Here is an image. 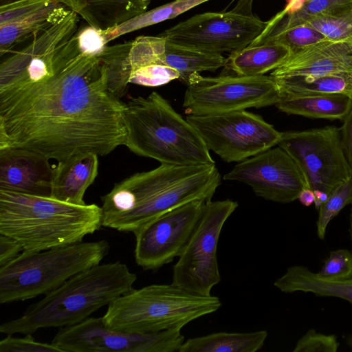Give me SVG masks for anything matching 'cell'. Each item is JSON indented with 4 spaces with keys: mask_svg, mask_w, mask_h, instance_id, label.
<instances>
[{
    "mask_svg": "<svg viewBox=\"0 0 352 352\" xmlns=\"http://www.w3.org/2000/svg\"><path fill=\"white\" fill-rule=\"evenodd\" d=\"M124 106L109 89L100 54H82L76 34L53 65L0 78V149L57 162L87 152L107 155L124 145Z\"/></svg>",
    "mask_w": 352,
    "mask_h": 352,
    "instance_id": "cell-1",
    "label": "cell"
},
{
    "mask_svg": "<svg viewBox=\"0 0 352 352\" xmlns=\"http://www.w3.org/2000/svg\"><path fill=\"white\" fill-rule=\"evenodd\" d=\"M221 182L215 164L158 167L116 183L101 197L102 226L134 232L156 217L188 202L211 200Z\"/></svg>",
    "mask_w": 352,
    "mask_h": 352,
    "instance_id": "cell-2",
    "label": "cell"
},
{
    "mask_svg": "<svg viewBox=\"0 0 352 352\" xmlns=\"http://www.w3.org/2000/svg\"><path fill=\"white\" fill-rule=\"evenodd\" d=\"M102 208L51 197L0 189V234L23 252H38L82 241L102 226Z\"/></svg>",
    "mask_w": 352,
    "mask_h": 352,
    "instance_id": "cell-3",
    "label": "cell"
},
{
    "mask_svg": "<svg viewBox=\"0 0 352 352\" xmlns=\"http://www.w3.org/2000/svg\"><path fill=\"white\" fill-rule=\"evenodd\" d=\"M136 280V274L120 261L99 263L45 294L21 316L1 324L0 332L26 335L41 329L74 325L133 289Z\"/></svg>",
    "mask_w": 352,
    "mask_h": 352,
    "instance_id": "cell-4",
    "label": "cell"
},
{
    "mask_svg": "<svg viewBox=\"0 0 352 352\" xmlns=\"http://www.w3.org/2000/svg\"><path fill=\"white\" fill-rule=\"evenodd\" d=\"M124 146L137 155L163 164H214L196 129L157 92L130 98L122 114Z\"/></svg>",
    "mask_w": 352,
    "mask_h": 352,
    "instance_id": "cell-5",
    "label": "cell"
},
{
    "mask_svg": "<svg viewBox=\"0 0 352 352\" xmlns=\"http://www.w3.org/2000/svg\"><path fill=\"white\" fill-rule=\"evenodd\" d=\"M214 296L191 293L173 284H153L121 295L107 307L104 324L126 332L152 333L182 329L189 322L217 311Z\"/></svg>",
    "mask_w": 352,
    "mask_h": 352,
    "instance_id": "cell-6",
    "label": "cell"
},
{
    "mask_svg": "<svg viewBox=\"0 0 352 352\" xmlns=\"http://www.w3.org/2000/svg\"><path fill=\"white\" fill-rule=\"evenodd\" d=\"M109 250V243L100 240L22 252L0 267V303L45 295L78 273L100 263Z\"/></svg>",
    "mask_w": 352,
    "mask_h": 352,
    "instance_id": "cell-7",
    "label": "cell"
},
{
    "mask_svg": "<svg viewBox=\"0 0 352 352\" xmlns=\"http://www.w3.org/2000/svg\"><path fill=\"white\" fill-rule=\"evenodd\" d=\"M238 207L231 199L208 201L188 243L173 267L172 284L188 292L210 296L221 280L217 246L221 230Z\"/></svg>",
    "mask_w": 352,
    "mask_h": 352,
    "instance_id": "cell-8",
    "label": "cell"
},
{
    "mask_svg": "<svg viewBox=\"0 0 352 352\" xmlns=\"http://www.w3.org/2000/svg\"><path fill=\"white\" fill-rule=\"evenodd\" d=\"M183 107L188 115H208L276 104L280 94L271 76L191 74L186 82Z\"/></svg>",
    "mask_w": 352,
    "mask_h": 352,
    "instance_id": "cell-9",
    "label": "cell"
},
{
    "mask_svg": "<svg viewBox=\"0 0 352 352\" xmlns=\"http://www.w3.org/2000/svg\"><path fill=\"white\" fill-rule=\"evenodd\" d=\"M208 148L226 162H241L278 144L281 133L257 114L245 110L188 115Z\"/></svg>",
    "mask_w": 352,
    "mask_h": 352,
    "instance_id": "cell-10",
    "label": "cell"
},
{
    "mask_svg": "<svg viewBox=\"0 0 352 352\" xmlns=\"http://www.w3.org/2000/svg\"><path fill=\"white\" fill-rule=\"evenodd\" d=\"M278 145L294 159L312 190L329 195L336 186L352 178L340 128L327 126L283 132Z\"/></svg>",
    "mask_w": 352,
    "mask_h": 352,
    "instance_id": "cell-11",
    "label": "cell"
},
{
    "mask_svg": "<svg viewBox=\"0 0 352 352\" xmlns=\"http://www.w3.org/2000/svg\"><path fill=\"white\" fill-rule=\"evenodd\" d=\"M263 21L252 12L234 8L229 12H205L194 15L158 36L180 45L220 54L241 50L265 30Z\"/></svg>",
    "mask_w": 352,
    "mask_h": 352,
    "instance_id": "cell-12",
    "label": "cell"
},
{
    "mask_svg": "<svg viewBox=\"0 0 352 352\" xmlns=\"http://www.w3.org/2000/svg\"><path fill=\"white\" fill-rule=\"evenodd\" d=\"M184 342L180 329L126 332L107 327L100 317L62 327L51 343L62 352H174Z\"/></svg>",
    "mask_w": 352,
    "mask_h": 352,
    "instance_id": "cell-13",
    "label": "cell"
},
{
    "mask_svg": "<svg viewBox=\"0 0 352 352\" xmlns=\"http://www.w3.org/2000/svg\"><path fill=\"white\" fill-rule=\"evenodd\" d=\"M204 199L171 209L145 223L133 233L135 260L144 270H157L179 257L201 215Z\"/></svg>",
    "mask_w": 352,
    "mask_h": 352,
    "instance_id": "cell-14",
    "label": "cell"
},
{
    "mask_svg": "<svg viewBox=\"0 0 352 352\" xmlns=\"http://www.w3.org/2000/svg\"><path fill=\"white\" fill-rule=\"evenodd\" d=\"M223 179L245 183L257 196L281 204L295 201L302 189L309 188L298 164L280 146L241 161Z\"/></svg>",
    "mask_w": 352,
    "mask_h": 352,
    "instance_id": "cell-15",
    "label": "cell"
},
{
    "mask_svg": "<svg viewBox=\"0 0 352 352\" xmlns=\"http://www.w3.org/2000/svg\"><path fill=\"white\" fill-rule=\"evenodd\" d=\"M50 160L24 148L0 149V189L50 197L54 166Z\"/></svg>",
    "mask_w": 352,
    "mask_h": 352,
    "instance_id": "cell-16",
    "label": "cell"
},
{
    "mask_svg": "<svg viewBox=\"0 0 352 352\" xmlns=\"http://www.w3.org/2000/svg\"><path fill=\"white\" fill-rule=\"evenodd\" d=\"M352 72V43L324 40L290 54L273 70L274 78Z\"/></svg>",
    "mask_w": 352,
    "mask_h": 352,
    "instance_id": "cell-17",
    "label": "cell"
},
{
    "mask_svg": "<svg viewBox=\"0 0 352 352\" xmlns=\"http://www.w3.org/2000/svg\"><path fill=\"white\" fill-rule=\"evenodd\" d=\"M98 155L80 153L54 166L51 197L76 205L86 204L84 195L98 173Z\"/></svg>",
    "mask_w": 352,
    "mask_h": 352,
    "instance_id": "cell-18",
    "label": "cell"
},
{
    "mask_svg": "<svg viewBox=\"0 0 352 352\" xmlns=\"http://www.w3.org/2000/svg\"><path fill=\"white\" fill-rule=\"evenodd\" d=\"M89 25L106 31L146 12L151 0H58Z\"/></svg>",
    "mask_w": 352,
    "mask_h": 352,
    "instance_id": "cell-19",
    "label": "cell"
},
{
    "mask_svg": "<svg viewBox=\"0 0 352 352\" xmlns=\"http://www.w3.org/2000/svg\"><path fill=\"white\" fill-rule=\"evenodd\" d=\"M71 11L58 0H55L16 20L0 24L1 57L26 43L37 32L64 19Z\"/></svg>",
    "mask_w": 352,
    "mask_h": 352,
    "instance_id": "cell-20",
    "label": "cell"
},
{
    "mask_svg": "<svg viewBox=\"0 0 352 352\" xmlns=\"http://www.w3.org/2000/svg\"><path fill=\"white\" fill-rule=\"evenodd\" d=\"M274 285L285 293L311 292L318 296L342 298L352 304V278H325L302 265L288 267L285 273L275 280Z\"/></svg>",
    "mask_w": 352,
    "mask_h": 352,
    "instance_id": "cell-21",
    "label": "cell"
},
{
    "mask_svg": "<svg viewBox=\"0 0 352 352\" xmlns=\"http://www.w3.org/2000/svg\"><path fill=\"white\" fill-rule=\"evenodd\" d=\"M287 114L311 118L343 120L352 107V97L344 94L280 96L275 104Z\"/></svg>",
    "mask_w": 352,
    "mask_h": 352,
    "instance_id": "cell-22",
    "label": "cell"
},
{
    "mask_svg": "<svg viewBox=\"0 0 352 352\" xmlns=\"http://www.w3.org/2000/svg\"><path fill=\"white\" fill-rule=\"evenodd\" d=\"M352 5V0H289L283 10L271 20L251 46L288 28L305 23L309 19Z\"/></svg>",
    "mask_w": 352,
    "mask_h": 352,
    "instance_id": "cell-23",
    "label": "cell"
},
{
    "mask_svg": "<svg viewBox=\"0 0 352 352\" xmlns=\"http://www.w3.org/2000/svg\"><path fill=\"white\" fill-rule=\"evenodd\" d=\"M290 54L287 47L279 43L248 46L230 54L226 67L238 76H262L278 68Z\"/></svg>",
    "mask_w": 352,
    "mask_h": 352,
    "instance_id": "cell-24",
    "label": "cell"
},
{
    "mask_svg": "<svg viewBox=\"0 0 352 352\" xmlns=\"http://www.w3.org/2000/svg\"><path fill=\"white\" fill-rule=\"evenodd\" d=\"M165 40L159 63L175 69L180 74L179 80L186 83L194 73L214 72L227 65L228 58L222 54L201 51Z\"/></svg>",
    "mask_w": 352,
    "mask_h": 352,
    "instance_id": "cell-25",
    "label": "cell"
},
{
    "mask_svg": "<svg viewBox=\"0 0 352 352\" xmlns=\"http://www.w3.org/2000/svg\"><path fill=\"white\" fill-rule=\"evenodd\" d=\"M267 337L266 330L217 332L184 340L178 352H256L263 347Z\"/></svg>",
    "mask_w": 352,
    "mask_h": 352,
    "instance_id": "cell-26",
    "label": "cell"
},
{
    "mask_svg": "<svg viewBox=\"0 0 352 352\" xmlns=\"http://www.w3.org/2000/svg\"><path fill=\"white\" fill-rule=\"evenodd\" d=\"M280 96L344 94L352 97V72L274 78Z\"/></svg>",
    "mask_w": 352,
    "mask_h": 352,
    "instance_id": "cell-27",
    "label": "cell"
},
{
    "mask_svg": "<svg viewBox=\"0 0 352 352\" xmlns=\"http://www.w3.org/2000/svg\"><path fill=\"white\" fill-rule=\"evenodd\" d=\"M208 1L210 0H175L151 10L146 11L122 24L106 31H102V32L108 43L123 34L173 19Z\"/></svg>",
    "mask_w": 352,
    "mask_h": 352,
    "instance_id": "cell-28",
    "label": "cell"
},
{
    "mask_svg": "<svg viewBox=\"0 0 352 352\" xmlns=\"http://www.w3.org/2000/svg\"><path fill=\"white\" fill-rule=\"evenodd\" d=\"M132 41L107 46L100 56L107 66L109 89L121 98L127 92L129 78V55Z\"/></svg>",
    "mask_w": 352,
    "mask_h": 352,
    "instance_id": "cell-29",
    "label": "cell"
},
{
    "mask_svg": "<svg viewBox=\"0 0 352 352\" xmlns=\"http://www.w3.org/2000/svg\"><path fill=\"white\" fill-rule=\"evenodd\" d=\"M305 23L317 30L327 40L352 43V5L314 16Z\"/></svg>",
    "mask_w": 352,
    "mask_h": 352,
    "instance_id": "cell-30",
    "label": "cell"
},
{
    "mask_svg": "<svg viewBox=\"0 0 352 352\" xmlns=\"http://www.w3.org/2000/svg\"><path fill=\"white\" fill-rule=\"evenodd\" d=\"M352 203V178L336 186L320 207L316 221L317 234L324 239L329 222L343 208Z\"/></svg>",
    "mask_w": 352,
    "mask_h": 352,
    "instance_id": "cell-31",
    "label": "cell"
},
{
    "mask_svg": "<svg viewBox=\"0 0 352 352\" xmlns=\"http://www.w3.org/2000/svg\"><path fill=\"white\" fill-rule=\"evenodd\" d=\"M324 40L327 39L320 32L309 25L303 23L276 34L258 45L279 43L287 47L292 53Z\"/></svg>",
    "mask_w": 352,
    "mask_h": 352,
    "instance_id": "cell-32",
    "label": "cell"
},
{
    "mask_svg": "<svg viewBox=\"0 0 352 352\" xmlns=\"http://www.w3.org/2000/svg\"><path fill=\"white\" fill-rule=\"evenodd\" d=\"M179 78V73L171 67L151 65L132 72L129 75V83L145 87H159Z\"/></svg>",
    "mask_w": 352,
    "mask_h": 352,
    "instance_id": "cell-33",
    "label": "cell"
},
{
    "mask_svg": "<svg viewBox=\"0 0 352 352\" xmlns=\"http://www.w3.org/2000/svg\"><path fill=\"white\" fill-rule=\"evenodd\" d=\"M318 274L329 279L352 278V251L339 249L330 252Z\"/></svg>",
    "mask_w": 352,
    "mask_h": 352,
    "instance_id": "cell-34",
    "label": "cell"
},
{
    "mask_svg": "<svg viewBox=\"0 0 352 352\" xmlns=\"http://www.w3.org/2000/svg\"><path fill=\"white\" fill-rule=\"evenodd\" d=\"M339 344L334 335H325L310 329L297 341L293 351L336 352Z\"/></svg>",
    "mask_w": 352,
    "mask_h": 352,
    "instance_id": "cell-35",
    "label": "cell"
},
{
    "mask_svg": "<svg viewBox=\"0 0 352 352\" xmlns=\"http://www.w3.org/2000/svg\"><path fill=\"white\" fill-rule=\"evenodd\" d=\"M0 352H62L52 343L36 341L31 334L23 338L8 335L0 341Z\"/></svg>",
    "mask_w": 352,
    "mask_h": 352,
    "instance_id": "cell-36",
    "label": "cell"
},
{
    "mask_svg": "<svg viewBox=\"0 0 352 352\" xmlns=\"http://www.w3.org/2000/svg\"><path fill=\"white\" fill-rule=\"evenodd\" d=\"M55 0H21L0 6V24L7 23L39 10Z\"/></svg>",
    "mask_w": 352,
    "mask_h": 352,
    "instance_id": "cell-37",
    "label": "cell"
},
{
    "mask_svg": "<svg viewBox=\"0 0 352 352\" xmlns=\"http://www.w3.org/2000/svg\"><path fill=\"white\" fill-rule=\"evenodd\" d=\"M77 40L80 52L85 55L97 56L107 47V42L101 30L88 26L79 29Z\"/></svg>",
    "mask_w": 352,
    "mask_h": 352,
    "instance_id": "cell-38",
    "label": "cell"
},
{
    "mask_svg": "<svg viewBox=\"0 0 352 352\" xmlns=\"http://www.w3.org/2000/svg\"><path fill=\"white\" fill-rule=\"evenodd\" d=\"M22 252L23 248L16 241L0 234V267L14 259Z\"/></svg>",
    "mask_w": 352,
    "mask_h": 352,
    "instance_id": "cell-39",
    "label": "cell"
},
{
    "mask_svg": "<svg viewBox=\"0 0 352 352\" xmlns=\"http://www.w3.org/2000/svg\"><path fill=\"white\" fill-rule=\"evenodd\" d=\"M342 120L340 128L342 146L352 168V107Z\"/></svg>",
    "mask_w": 352,
    "mask_h": 352,
    "instance_id": "cell-40",
    "label": "cell"
},
{
    "mask_svg": "<svg viewBox=\"0 0 352 352\" xmlns=\"http://www.w3.org/2000/svg\"><path fill=\"white\" fill-rule=\"evenodd\" d=\"M303 206H310L314 203L315 195L314 191L309 188L302 189L297 199Z\"/></svg>",
    "mask_w": 352,
    "mask_h": 352,
    "instance_id": "cell-41",
    "label": "cell"
},
{
    "mask_svg": "<svg viewBox=\"0 0 352 352\" xmlns=\"http://www.w3.org/2000/svg\"><path fill=\"white\" fill-rule=\"evenodd\" d=\"M315 195L314 205L318 209L322 206V204L327 200L328 195L327 193L320 190H313Z\"/></svg>",
    "mask_w": 352,
    "mask_h": 352,
    "instance_id": "cell-42",
    "label": "cell"
},
{
    "mask_svg": "<svg viewBox=\"0 0 352 352\" xmlns=\"http://www.w3.org/2000/svg\"><path fill=\"white\" fill-rule=\"evenodd\" d=\"M349 234L351 236V239L352 241V203H351V208L350 211V215H349Z\"/></svg>",
    "mask_w": 352,
    "mask_h": 352,
    "instance_id": "cell-43",
    "label": "cell"
},
{
    "mask_svg": "<svg viewBox=\"0 0 352 352\" xmlns=\"http://www.w3.org/2000/svg\"><path fill=\"white\" fill-rule=\"evenodd\" d=\"M21 1V0H0V6L7 5V4H9L11 3H14L16 1Z\"/></svg>",
    "mask_w": 352,
    "mask_h": 352,
    "instance_id": "cell-44",
    "label": "cell"
},
{
    "mask_svg": "<svg viewBox=\"0 0 352 352\" xmlns=\"http://www.w3.org/2000/svg\"><path fill=\"white\" fill-rule=\"evenodd\" d=\"M349 344L352 347V336L348 340Z\"/></svg>",
    "mask_w": 352,
    "mask_h": 352,
    "instance_id": "cell-45",
    "label": "cell"
}]
</instances>
